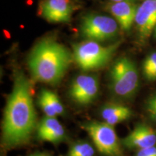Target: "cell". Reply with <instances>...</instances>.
<instances>
[{"instance_id": "15", "label": "cell", "mask_w": 156, "mask_h": 156, "mask_svg": "<svg viewBox=\"0 0 156 156\" xmlns=\"http://www.w3.org/2000/svg\"><path fill=\"white\" fill-rule=\"evenodd\" d=\"M95 149L87 141H77L70 146L66 156H94Z\"/></svg>"}, {"instance_id": "22", "label": "cell", "mask_w": 156, "mask_h": 156, "mask_svg": "<svg viewBox=\"0 0 156 156\" xmlns=\"http://www.w3.org/2000/svg\"><path fill=\"white\" fill-rule=\"evenodd\" d=\"M155 37H156V33H155Z\"/></svg>"}, {"instance_id": "19", "label": "cell", "mask_w": 156, "mask_h": 156, "mask_svg": "<svg viewBox=\"0 0 156 156\" xmlns=\"http://www.w3.org/2000/svg\"><path fill=\"white\" fill-rule=\"evenodd\" d=\"M30 156H51V155H49L47 153H36Z\"/></svg>"}, {"instance_id": "9", "label": "cell", "mask_w": 156, "mask_h": 156, "mask_svg": "<svg viewBox=\"0 0 156 156\" xmlns=\"http://www.w3.org/2000/svg\"><path fill=\"white\" fill-rule=\"evenodd\" d=\"M39 15L51 23H67L73 7L69 0H45L39 5Z\"/></svg>"}, {"instance_id": "17", "label": "cell", "mask_w": 156, "mask_h": 156, "mask_svg": "<svg viewBox=\"0 0 156 156\" xmlns=\"http://www.w3.org/2000/svg\"><path fill=\"white\" fill-rule=\"evenodd\" d=\"M145 108L150 119L156 124V93L151 95L147 99Z\"/></svg>"}, {"instance_id": "10", "label": "cell", "mask_w": 156, "mask_h": 156, "mask_svg": "<svg viewBox=\"0 0 156 156\" xmlns=\"http://www.w3.org/2000/svg\"><path fill=\"white\" fill-rule=\"evenodd\" d=\"M122 146L128 149L141 150L156 145V131L151 126L139 124L122 140Z\"/></svg>"}, {"instance_id": "2", "label": "cell", "mask_w": 156, "mask_h": 156, "mask_svg": "<svg viewBox=\"0 0 156 156\" xmlns=\"http://www.w3.org/2000/svg\"><path fill=\"white\" fill-rule=\"evenodd\" d=\"M72 54L56 41L45 39L34 48L28 64L36 81L56 85L62 80L72 62Z\"/></svg>"}, {"instance_id": "5", "label": "cell", "mask_w": 156, "mask_h": 156, "mask_svg": "<svg viewBox=\"0 0 156 156\" xmlns=\"http://www.w3.org/2000/svg\"><path fill=\"white\" fill-rule=\"evenodd\" d=\"M82 128L87 132L95 148L104 156H125L122 150V141L113 126L104 122L90 121L84 123Z\"/></svg>"}, {"instance_id": "13", "label": "cell", "mask_w": 156, "mask_h": 156, "mask_svg": "<svg viewBox=\"0 0 156 156\" xmlns=\"http://www.w3.org/2000/svg\"><path fill=\"white\" fill-rule=\"evenodd\" d=\"M132 116L133 112L131 108L119 103H107L101 109L103 122L113 126L129 119Z\"/></svg>"}, {"instance_id": "12", "label": "cell", "mask_w": 156, "mask_h": 156, "mask_svg": "<svg viewBox=\"0 0 156 156\" xmlns=\"http://www.w3.org/2000/svg\"><path fill=\"white\" fill-rule=\"evenodd\" d=\"M138 7L134 2H111L106 9L112 14L124 31H129L135 21Z\"/></svg>"}, {"instance_id": "11", "label": "cell", "mask_w": 156, "mask_h": 156, "mask_svg": "<svg viewBox=\"0 0 156 156\" xmlns=\"http://www.w3.org/2000/svg\"><path fill=\"white\" fill-rule=\"evenodd\" d=\"M37 138L41 141L57 144L67 140L64 126L56 117L45 116L38 123L36 130Z\"/></svg>"}, {"instance_id": "21", "label": "cell", "mask_w": 156, "mask_h": 156, "mask_svg": "<svg viewBox=\"0 0 156 156\" xmlns=\"http://www.w3.org/2000/svg\"><path fill=\"white\" fill-rule=\"evenodd\" d=\"M155 33H156V26H155Z\"/></svg>"}, {"instance_id": "4", "label": "cell", "mask_w": 156, "mask_h": 156, "mask_svg": "<svg viewBox=\"0 0 156 156\" xmlns=\"http://www.w3.org/2000/svg\"><path fill=\"white\" fill-rule=\"evenodd\" d=\"M119 45V41L107 46L93 41H83L73 45V58L84 71L96 70L110 62Z\"/></svg>"}, {"instance_id": "18", "label": "cell", "mask_w": 156, "mask_h": 156, "mask_svg": "<svg viewBox=\"0 0 156 156\" xmlns=\"http://www.w3.org/2000/svg\"><path fill=\"white\" fill-rule=\"evenodd\" d=\"M134 156H156V145L139 150Z\"/></svg>"}, {"instance_id": "16", "label": "cell", "mask_w": 156, "mask_h": 156, "mask_svg": "<svg viewBox=\"0 0 156 156\" xmlns=\"http://www.w3.org/2000/svg\"><path fill=\"white\" fill-rule=\"evenodd\" d=\"M143 75L148 81L156 80V51L152 52L145 58L142 64Z\"/></svg>"}, {"instance_id": "14", "label": "cell", "mask_w": 156, "mask_h": 156, "mask_svg": "<svg viewBox=\"0 0 156 156\" xmlns=\"http://www.w3.org/2000/svg\"><path fill=\"white\" fill-rule=\"evenodd\" d=\"M38 104L45 116L56 117L64 113L63 104L59 98L53 91L42 89L38 97Z\"/></svg>"}, {"instance_id": "3", "label": "cell", "mask_w": 156, "mask_h": 156, "mask_svg": "<svg viewBox=\"0 0 156 156\" xmlns=\"http://www.w3.org/2000/svg\"><path fill=\"white\" fill-rule=\"evenodd\" d=\"M110 89L116 97L130 99L139 87V73L130 58L122 56L113 64L110 71Z\"/></svg>"}, {"instance_id": "7", "label": "cell", "mask_w": 156, "mask_h": 156, "mask_svg": "<svg viewBox=\"0 0 156 156\" xmlns=\"http://www.w3.org/2000/svg\"><path fill=\"white\" fill-rule=\"evenodd\" d=\"M99 91V81L96 76L80 75L73 80L69 94L74 102L80 106H87L97 98Z\"/></svg>"}, {"instance_id": "6", "label": "cell", "mask_w": 156, "mask_h": 156, "mask_svg": "<svg viewBox=\"0 0 156 156\" xmlns=\"http://www.w3.org/2000/svg\"><path fill=\"white\" fill-rule=\"evenodd\" d=\"M81 34L88 41L104 42L118 36V23L112 17L102 15H88L83 18Z\"/></svg>"}, {"instance_id": "1", "label": "cell", "mask_w": 156, "mask_h": 156, "mask_svg": "<svg viewBox=\"0 0 156 156\" xmlns=\"http://www.w3.org/2000/svg\"><path fill=\"white\" fill-rule=\"evenodd\" d=\"M38 122L28 79L21 71L14 76V85L6 104L2 122V145L14 148L25 145L36 132Z\"/></svg>"}, {"instance_id": "20", "label": "cell", "mask_w": 156, "mask_h": 156, "mask_svg": "<svg viewBox=\"0 0 156 156\" xmlns=\"http://www.w3.org/2000/svg\"><path fill=\"white\" fill-rule=\"evenodd\" d=\"M136 0H111V2H134Z\"/></svg>"}, {"instance_id": "8", "label": "cell", "mask_w": 156, "mask_h": 156, "mask_svg": "<svg viewBox=\"0 0 156 156\" xmlns=\"http://www.w3.org/2000/svg\"><path fill=\"white\" fill-rule=\"evenodd\" d=\"M134 23L140 41H144L149 38L156 26V0H144L138 7Z\"/></svg>"}]
</instances>
